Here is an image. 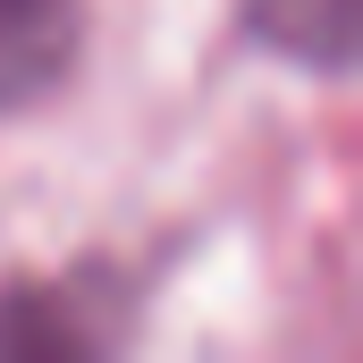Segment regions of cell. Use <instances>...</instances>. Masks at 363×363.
I'll return each mask as SVG.
<instances>
[{
  "instance_id": "obj_1",
  "label": "cell",
  "mask_w": 363,
  "mask_h": 363,
  "mask_svg": "<svg viewBox=\"0 0 363 363\" xmlns=\"http://www.w3.org/2000/svg\"><path fill=\"white\" fill-rule=\"evenodd\" d=\"M85 51V0H0V110H26Z\"/></svg>"
},
{
  "instance_id": "obj_2",
  "label": "cell",
  "mask_w": 363,
  "mask_h": 363,
  "mask_svg": "<svg viewBox=\"0 0 363 363\" xmlns=\"http://www.w3.org/2000/svg\"><path fill=\"white\" fill-rule=\"evenodd\" d=\"M245 34L313 68V77H347L355 68V34H363V0H237Z\"/></svg>"
}]
</instances>
